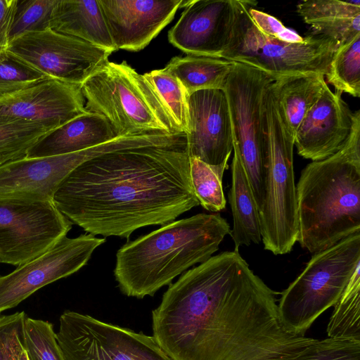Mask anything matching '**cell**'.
<instances>
[{
	"label": "cell",
	"instance_id": "6da1fadb",
	"mask_svg": "<svg viewBox=\"0 0 360 360\" xmlns=\"http://www.w3.org/2000/svg\"><path fill=\"white\" fill-rule=\"evenodd\" d=\"M276 294L237 251L221 252L169 285L153 337L174 360H292L316 339L285 328Z\"/></svg>",
	"mask_w": 360,
	"mask_h": 360
},
{
	"label": "cell",
	"instance_id": "7a4b0ae2",
	"mask_svg": "<svg viewBox=\"0 0 360 360\" xmlns=\"http://www.w3.org/2000/svg\"><path fill=\"white\" fill-rule=\"evenodd\" d=\"M53 202L95 236L129 238L138 229L172 222L200 205L190 179L187 138L90 158L63 179Z\"/></svg>",
	"mask_w": 360,
	"mask_h": 360
},
{
	"label": "cell",
	"instance_id": "3957f363",
	"mask_svg": "<svg viewBox=\"0 0 360 360\" xmlns=\"http://www.w3.org/2000/svg\"><path fill=\"white\" fill-rule=\"evenodd\" d=\"M297 242L311 253L360 233V111L334 155L311 161L296 186Z\"/></svg>",
	"mask_w": 360,
	"mask_h": 360
},
{
	"label": "cell",
	"instance_id": "277c9868",
	"mask_svg": "<svg viewBox=\"0 0 360 360\" xmlns=\"http://www.w3.org/2000/svg\"><path fill=\"white\" fill-rule=\"evenodd\" d=\"M230 231L220 214L200 213L128 241L116 254L118 287L128 297L153 296L188 268L209 259Z\"/></svg>",
	"mask_w": 360,
	"mask_h": 360
},
{
	"label": "cell",
	"instance_id": "5b68a950",
	"mask_svg": "<svg viewBox=\"0 0 360 360\" xmlns=\"http://www.w3.org/2000/svg\"><path fill=\"white\" fill-rule=\"evenodd\" d=\"M265 131L264 195L259 212L262 240L274 255L289 253L297 240L296 185L293 167L294 135L280 107L274 82L262 105Z\"/></svg>",
	"mask_w": 360,
	"mask_h": 360
},
{
	"label": "cell",
	"instance_id": "8992f818",
	"mask_svg": "<svg viewBox=\"0 0 360 360\" xmlns=\"http://www.w3.org/2000/svg\"><path fill=\"white\" fill-rule=\"evenodd\" d=\"M85 108L105 117L118 136L179 131L151 83L126 61H108L82 85Z\"/></svg>",
	"mask_w": 360,
	"mask_h": 360
},
{
	"label": "cell",
	"instance_id": "52a82bcc",
	"mask_svg": "<svg viewBox=\"0 0 360 360\" xmlns=\"http://www.w3.org/2000/svg\"><path fill=\"white\" fill-rule=\"evenodd\" d=\"M257 1L234 0L235 17L228 43L219 58L256 68L275 81L288 76L327 74L337 43L314 33L289 44L260 32L249 14Z\"/></svg>",
	"mask_w": 360,
	"mask_h": 360
},
{
	"label": "cell",
	"instance_id": "ba28073f",
	"mask_svg": "<svg viewBox=\"0 0 360 360\" xmlns=\"http://www.w3.org/2000/svg\"><path fill=\"white\" fill-rule=\"evenodd\" d=\"M360 264V233L314 253L302 273L281 293L279 316L290 332L305 335L316 319L340 298Z\"/></svg>",
	"mask_w": 360,
	"mask_h": 360
},
{
	"label": "cell",
	"instance_id": "9c48e42d",
	"mask_svg": "<svg viewBox=\"0 0 360 360\" xmlns=\"http://www.w3.org/2000/svg\"><path fill=\"white\" fill-rule=\"evenodd\" d=\"M274 81L256 68L235 62L224 89L233 143L238 149L259 212L264 195L263 98L266 87Z\"/></svg>",
	"mask_w": 360,
	"mask_h": 360
},
{
	"label": "cell",
	"instance_id": "30bf717a",
	"mask_svg": "<svg viewBox=\"0 0 360 360\" xmlns=\"http://www.w3.org/2000/svg\"><path fill=\"white\" fill-rule=\"evenodd\" d=\"M56 340L65 360H174L153 336L72 311L60 315Z\"/></svg>",
	"mask_w": 360,
	"mask_h": 360
},
{
	"label": "cell",
	"instance_id": "8fae6325",
	"mask_svg": "<svg viewBox=\"0 0 360 360\" xmlns=\"http://www.w3.org/2000/svg\"><path fill=\"white\" fill-rule=\"evenodd\" d=\"M7 49L41 75L80 86L112 53L50 27L25 33L11 40Z\"/></svg>",
	"mask_w": 360,
	"mask_h": 360
},
{
	"label": "cell",
	"instance_id": "7c38bea8",
	"mask_svg": "<svg viewBox=\"0 0 360 360\" xmlns=\"http://www.w3.org/2000/svg\"><path fill=\"white\" fill-rule=\"evenodd\" d=\"M72 224L53 201L0 200V263L30 261L66 236Z\"/></svg>",
	"mask_w": 360,
	"mask_h": 360
},
{
	"label": "cell",
	"instance_id": "4fadbf2b",
	"mask_svg": "<svg viewBox=\"0 0 360 360\" xmlns=\"http://www.w3.org/2000/svg\"><path fill=\"white\" fill-rule=\"evenodd\" d=\"M105 242V238L90 233L65 236L42 254L0 276V314L18 306L42 287L79 270Z\"/></svg>",
	"mask_w": 360,
	"mask_h": 360
},
{
	"label": "cell",
	"instance_id": "5bb4252c",
	"mask_svg": "<svg viewBox=\"0 0 360 360\" xmlns=\"http://www.w3.org/2000/svg\"><path fill=\"white\" fill-rule=\"evenodd\" d=\"M189 158L207 164L222 181L233 150L231 122L224 90L204 89L188 96Z\"/></svg>",
	"mask_w": 360,
	"mask_h": 360
},
{
	"label": "cell",
	"instance_id": "9a60e30c",
	"mask_svg": "<svg viewBox=\"0 0 360 360\" xmlns=\"http://www.w3.org/2000/svg\"><path fill=\"white\" fill-rule=\"evenodd\" d=\"M168 39L188 55L219 58L232 30L234 0L187 1Z\"/></svg>",
	"mask_w": 360,
	"mask_h": 360
},
{
	"label": "cell",
	"instance_id": "2e32d148",
	"mask_svg": "<svg viewBox=\"0 0 360 360\" xmlns=\"http://www.w3.org/2000/svg\"><path fill=\"white\" fill-rule=\"evenodd\" d=\"M87 112L80 86L54 79L0 97V116L55 128Z\"/></svg>",
	"mask_w": 360,
	"mask_h": 360
},
{
	"label": "cell",
	"instance_id": "e0dca14e",
	"mask_svg": "<svg viewBox=\"0 0 360 360\" xmlns=\"http://www.w3.org/2000/svg\"><path fill=\"white\" fill-rule=\"evenodd\" d=\"M116 49L138 51L170 22L183 0H98Z\"/></svg>",
	"mask_w": 360,
	"mask_h": 360
},
{
	"label": "cell",
	"instance_id": "ac0fdd59",
	"mask_svg": "<svg viewBox=\"0 0 360 360\" xmlns=\"http://www.w3.org/2000/svg\"><path fill=\"white\" fill-rule=\"evenodd\" d=\"M86 160L84 150L0 163V200L53 201L63 179Z\"/></svg>",
	"mask_w": 360,
	"mask_h": 360
},
{
	"label": "cell",
	"instance_id": "d6986e66",
	"mask_svg": "<svg viewBox=\"0 0 360 360\" xmlns=\"http://www.w3.org/2000/svg\"><path fill=\"white\" fill-rule=\"evenodd\" d=\"M326 86L316 103L298 127L294 139L297 153L311 161L324 160L345 143L352 129L353 112L341 98Z\"/></svg>",
	"mask_w": 360,
	"mask_h": 360
},
{
	"label": "cell",
	"instance_id": "ffe728a7",
	"mask_svg": "<svg viewBox=\"0 0 360 360\" xmlns=\"http://www.w3.org/2000/svg\"><path fill=\"white\" fill-rule=\"evenodd\" d=\"M118 136L105 117L88 111L44 136L29 150L26 158L49 157L79 152Z\"/></svg>",
	"mask_w": 360,
	"mask_h": 360
},
{
	"label": "cell",
	"instance_id": "44dd1931",
	"mask_svg": "<svg viewBox=\"0 0 360 360\" xmlns=\"http://www.w3.org/2000/svg\"><path fill=\"white\" fill-rule=\"evenodd\" d=\"M50 28L111 53L117 51L98 0H58Z\"/></svg>",
	"mask_w": 360,
	"mask_h": 360
},
{
	"label": "cell",
	"instance_id": "7402d4cb",
	"mask_svg": "<svg viewBox=\"0 0 360 360\" xmlns=\"http://www.w3.org/2000/svg\"><path fill=\"white\" fill-rule=\"evenodd\" d=\"M297 12L314 33L338 46L360 33V1L313 0L297 5Z\"/></svg>",
	"mask_w": 360,
	"mask_h": 360
},
{
	"label": "cell",
	"instance_id": "603a6c76",
	"mask_svg": "<svg viewBox=\"0 0 360 360\" xmlns=\"http://www.w3.org/2000/svg\"><path fill=\"white\" fill-rule=\"evenodd\" d=\"M233 151L229 202L233 224L229 234L234 243V251L238 252L240 246H248L252 242L259 243L262 236L258 207L238 149L234 143Z\"/></svg>",
	"mask_w": 360,
	"mask_h": 360
},
{
	"label": "cell",
	"instance_id": "cb8c5ba5",
	"mask_svg": "<svg viewBox=\"0 0 360 360\" xmlns=\"http://www.w3.org/2000/svg\"><path fill=\"white\" fill-rule=\"evenodd\" d=\"M321 74L292 75L274 82L278 103L294 135L301 122L321 96L327 85Z\"/></svg>",
	"mask_w": 360,
	"mask_h": 360
},
{
	"label": "cell",
	"instance_id": "d4e9b609",
	"mask_svg": "<svg viewBox=\"0 0 360 360\" xmlns=\"http://www.w3.org/2000/svg\"><path fill=\"white\" fill-rule=\"evenodd\" d=\"M234 65L220 58L188 55L173 58L163 70L176 77L190 95L199 90H224Z\"/></svg>",
	"mask_w": 360,
	"mask_h": 360
},
{
	"label": "cell",
	"instance_id": "484cf974",
	"mask_svg": "<svg viewBox=\"0 0 360 360\" xmlns=\"http://www.w3.org/2000/svg\"><path fill=\"white\" fill-rule=\"evenodd\" d=\"M56 128L0 116V163L25 158L29 150Z\"/></svg>",
	"mask_w": 360,
	"mask_h": 360
},
{
	"label": "cell",
	"instance_id": "4316f807",
	"mask_svg": "<svg viewBox=\"0 0 360 360\" xmlns=\"http://www.w3.org/2000/svg\"><path fill=\"white\" fill-rule=\"evenodd\" d=\"M326 332L328 338L360 340V264L334 305Z\"/></svg>",
	"mask_w": 360,
	"mask_h": 360
},
{
	"label": "cell",
	"instance_id": "83f0119b",
	"mask_svg": "<svg viewBox=\"0 0 360 360\" xmlns=\"http://www.w3.org/2000/svg\"><path fill=\"white\" fill-rule=\"evenodd\" d=\"M326 77L335 91L360 96V33L338 46Z\"/></svg>",
	"mask_w": 360,
	"mask_h": 360
},
{
	"label": "cell",
	"instance_id": "f1b7e54d",
	"mask_svg": "<svg viewBox=\"0 0 360 360\" xmlns=\"http://www.w3.org/2000/svg\"><path fill=\"white\" fill-rule=\"evenodd\" d=\"M143 75L154 87L179 131L186 134L188 95L181 83L163 69L153 70Z\"/></svg>",
	"mask_w": 360,
	"mask_h": 360
},
{
	"label": "cell",
	"instance_id": "f546056e",
	"mask_svg": "<svg viewBox=\"0 0 360 360\" xmlns=\"http://www.w3.org/2000/svg\"><path fill=\"white\" fill-rule=\"evenodd\" d=\"M23 347L29 360H65L53 324L47 321L25 317Z\"/></svg>",
	"mask_w": 360,
	"mask_h": 360
},
{
	"label": "cell",
	"instance_id": "4dcf8cb0",
	"mask_svg": "<svg viewBox=\"0 0 360 360\" xmlns=\"http://www.w3.org/2000/svg\"><path fill=\"white\" fill-rule=\"evenodd\" d=\"M190 158V179L199 204L210 212H219L226 207L221 180L205 162Z\"/></svg>",
	"mask_w": 360,
	"mask_h": 360
},
{
	"label": "cell",
	"instance_id": "1f68e13d",
	"mask_svg": "<svg viewBox=\"0 0 360 360\" xmlns=\"http://www.w3.org/2000/svg\"><path fill=\"white\" fill-rule=\"evenodd\" d=\"M58 0H18L10 41L25 33L50 27Z\"/></svg>",
	"mask_w": 360,
	"mask_h": 360
},
{
	"label": "cell",
	"instance_id": "d6a6232c",
	"mask_svg": "<svg viewBox=\"0 0 360 360\" xmlns=\"http://www.w3.org/2000/svg\"><path fill=\"white\" fill-rule=\"evenodd\" d=\"M50 79L30 68L7 48H0V97Z\"/></svg>",
	"mask_w": 360,
	"mask_h": 360
},
{
	"label": "cell",
	"instance_id": "836d02e7",
	"mask_svg": "<svg viewBox=\"0 0 360 360\" xmlns=\"http://www.w3.org/2000/svg\"><path fill=\"white\" fill-rule=\"evenodd\" d=\"M292 360H360V340L332 338L316 340Z\"/></svg>",
	"mask_w": 360,
	"mask_h": 360
},
{
	"label": "cell",
	"instance_id": "e575fe53",
	"mask_svg": "<svg viewBox=\"0 0 360 360\" xmlns=\"http://www.w3.org/2000/svg\"><path fill=\"white\" fill-rule=\"evenodd\" d=\"M27 314H0V360H16L23 347V325Z\"/></svg>",
	"mask_w": 360,
	"mask_h": 360
},
{
	"label": "cell",
	"instance_id": "d590c367",
	"mask_svg": "<svg viewBox=\"0 0 360 360\" xmlns=\"http://www.w3.org/2000/svg\"><path fill=\"white\" fill-rule=\"evenodd\" d=\"M249 14L257 30L268 37L289 44L300 43L304 40V37L285 27L276 17L259 11L254 6L249 8Z\"/></svg>",
	"mask_w": 360,
	"mask_h": 360
},
{
	"label": "cell",
	"instance_id": "8d00e7d4",
	"mask_svg": "<svg viewBox=\"0 0 360 360\" xmlns=\"http://www.w3.org/2000/svg\"><path fill=\"white\" fill-rule=\"evenodd\" d=\"M18 0H0V48H8Z\"/></svg>",
	"mask_w": 360,
	"mask_h": 360
},
{
	"label": "cell",
	"instance_id": "74e56055",
	"mask_svg": "<svg viewBox=\"0 0 360 360\" xmlns=\"http://www.w3.org/2000/svg\"><path fill=\"white\" fill-rule=\"evenodd\" d=\"M16 360H29V358L27 356V352L25 350V349H23L19 354L18 358Z\"/></svg>",
	"mask_w": 360,
	"mask_h": 360
}]
</instances>
